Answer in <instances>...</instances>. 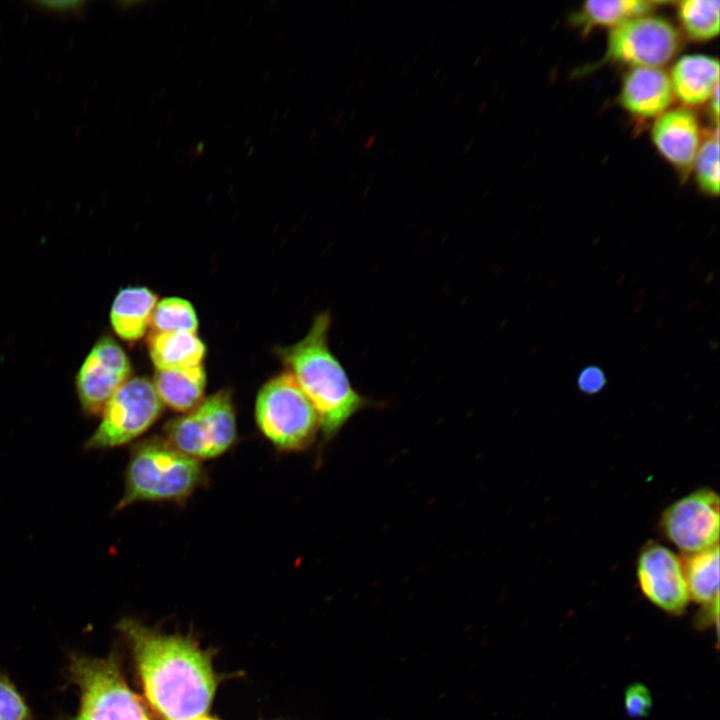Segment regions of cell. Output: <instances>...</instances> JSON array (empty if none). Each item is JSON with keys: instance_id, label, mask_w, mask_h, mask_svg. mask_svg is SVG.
I'll return each mask as SVG.
<instances>
[{"instance_id": "obj_1", "label": "cell", "mask_w": 720, "mask_h": 720, "mask_svg": "<svg viewBox=\"0 0 720 720\" xmlns=\"http://www.w3.org/2000/svg\"><path fill=\"white\" fill-rule=\"evenodd\" d=\"M146 699L161 720L205 714L216 689L210 657L189 639L165 635L124 619Z\"/></svg>"}, {"instance_id": "obj_2", "label": "cell", "mask_w": 720, "mask_h": 720, "mask_svg": "<svg viewBox=\"0 0 720 720\" xmlns=\"http://www.w3.org/2000/svg\"><path fill=\"white\" fill-rule=\"evenodd\" d=\"M331 315L315 316L308 333L297 343L280 348V357L316 409L324 441L370 401L352 386L348 374L329 345Z\"/></svg>"}, {"instance_id": "obj_3", "label": "cell", "mask_w": 720, "mask_h": 720, "mask_svg": "<svg viewBox=\"0 0 720 720\" xmlns=\"http://www.w3.org/2000/svg\"><path fill=\"white\" fill-rule=\"evenodd\" d=\"M206 479L199 460L180 452L165 439H145L130 452L124 493L115 510L142 501L183 502Z\"/></svg>"}, {"instance_id": "obj_4", "label": "cell", "mask_w": 720, "mask_h": 720, "mask_svg": "<svg viewBox=\"0 0 720 720\" xmlns=\"http://www.w3.org/2000/svg\"><path fill=\"white\" fill-rule=\"evenodd\" d=\"M255 418L263 435L280 450H303L320 431L316 409L289 371L261 387L256 397Z\"/></svg>"}, {"instance_id": "obj_5", "label": "cell", "mask_w": 720, "mask_h": 720, "mask_svg": "<svg viewBox=\"0 0 720 720\" xmlns=\"http://www.w3.org/2000/svg\"><path fill=\"white\" fill-rule=\"evenodd\" d=\"M69 675L80 690L74 720H151L141 698L126 683L115 655H73Z\"/></svg>"}, {"instance_id": "obj_6", "label": "cell", "mask_w": 720, "mask_h": 720, "mask_svg": "<svg viewBox=\"0 0 720 720\" xmlns=\"http://www.w3.org/2000/svg\"><path fill=\"white\" fill-rule=\"evenodd\" d=\"M165 440L197 460L215 458L228 451L237 437L236 413L230 391L209 396L193 410L165 426Z\"/></svg>"}, {"instance_id": "obj_7", "label": "cell", "mask_w": 720, "mask_h": 720, "mask_svg": "<svg viewBox=\"0 0 720 720\" xmlns=\"http://www.w3.org/2000/svg\"><path fill=\"white\" fill-rule=\"evenodd\" d=\"M163 407L151 380L128 379L106 404L102 420L84 448L110 449L133 441L157 421Z\"/></svg>"}, {"instance_id": "obj_8", "label": "cell", "mask_w": 720, "mask_h": 720, "mask_svg": "<svg viewBox=\"0 0 720 720\" xmlns=\"http://www.w3.org/2000/svg\"><path fill=\"white\" fill-rule=\"evenodd\" d=\"M680 37L666 19L640 16L611 28L605 58L633 67L659 68L678 52Z\"/></svg>"}, {"instance_id": "obj_9", "label": "cell", "mask_w": 720, "mask_h": 720, "mask_svg": "<svg viewBox=\"0 0 720 720\" xmlns=\"http://www.w3.org/2000/svg\"><path fill=\"white\" fill-rule=\"evenodd\" d=\"M666 538L684 554L718 544L719 496L708 488L696 490L671 504L661 517Z\"/></svg>"}, {"instance_id": "obj_10", "label": "cell", "mask_w": 720, "mask_h": 720, "mask_svg": "<svg viewBox=\"0 0 720 720\" xmlns=\"http://www.w3.org/2000/svg\"><path fill=\"white\" fill-rule=\"evenodd\" d=\"M131 364L122 347L111 337H101L92 347L76 376V390L86 416H99L106 404L131 375Z\"/></svg>"}, {"instance_id": "obj_11", "label": "cell", "mask_w": 720, "mask_h": 720, "mask_svg": "<svg viewBox=\"0 0 720 720\" xmlns=\"http://www.w3.org/2000/svg\"><path fill=\"white\" fill-rule=\"evenodd\" d=\"M637 578L643 594L657 607L681 614L689 595L680 559L659 543H647L638 558Z\"/></svg>"}, {"instance_id": "obj_12", "label": "cell", "mask_w": 720, "mask_h": 720, "mask_svg": "<svg viewBox=\"0 0 720 720\" xmlns=\"http://www.w3.org/2000/svg\"><path fill=\"white\" fill-rule=\"evenodd\" d=\"M652 140L658 151L676 168L687 171L693 166L700 146V125L687 108L661 114L652 127Z\"/></svg>"}, {"instance_id": "obj_13", "label": "cell", "mask_w": 720, "mask_h": 720, "mask_svg": "<svg viewBox=\"0 0 720 720\" xmlns=\"http://www.w3.org/2000/svg\"><path fill=\"white\" fill-rule=\"evenodd\" d=\"M673 97L666 72L654 67H633L624 78L619 99L630 113L650 118L663 114Z\"/></svg>"}, {"instance_id": "obj_14", "label": "cell", "mask_w": 720, "mask_h": 720, "mask_svg": "<svg viewBox=\"0 0 720 720\" xmlns=\"http://www.w3.org/2000/svg\"><path fill=\"white\" fill-rule=\"evenodd\" d=\"M669 77L673 93L681 102L698 105L719 86V63L706 55H686L674 64Z\"/></svg>"}, {"instance_id": "obj_15", "label": "cell", "mask_w": 720, "mask_h": 720, "mask_svg": "<svg viewBox=\"0 0 720 720\" xmlns=\"http://www.w3.org/2000/svg\"><path fill=\"white\" fill-rule=\"evenodd\" d=\"M157 295L147 287L134 286L121 289L115 296L110 322L114 332L123 340L141 339L150 328Z\"/></svg>"}, {"instance_id": "obj_16", "label": "cell", "mask_w": 720, "mask_h": 720, "mask_svg": "<svg viewBox=\"0 0 720 720\" xmlns=\"http://www.w3.org/2000/svg\"><path fill=\"white\" fill-rule=\"evenodd\" d=\"M163 405L187 413L204 399L206 373L202 365L172 370H156L152 381Z\"/></svg>"}, {"instance_id": "obj_17", "label": "cell", "mask_w": 720, "mask_h": 720, "mask_svg": "<svg viewBox=\"0 0 720 720\" xmlns=\"http://www.w3.org/2000/svg\"><path fill=\"white\" fill-rule=\"evenodd\" d=\"M148 350L156 370L202 365L206 346L196 333L150 332Z\"/></svg>"}, {"instance_id": "obj_18", "label": "cell", "mask_w": 720, "mask_h": 720, "mask_svg": "<svg viewBox=\"0 0 720 720\" xmlns=\"http://www.w3.org/2000/svg\"><path fill=\"white\" fill-rule=\"evenodd\" d=\"M681 561L689 598L705 606L719 600V546L684 554Z\"/></svg>"}, {"instance_id": "obj_19", "label": "cell", "mask_w": 720, "mask_h": 720, "mask_svg": "<svg viewBox=\"0 0 720 720\" xmlns=\"http://www.w3.org/2000/svg\"><path fill=\"white\" fill-rule=\"evenodd\" d=\"M661 2L645 0H589L583 4L581 18L585 25L611 26L647 15Z\"/></svg>"}, {"instance_id": "obj_20", "label": "cell", "mask_w": 720, "mask_h": 720, "mask_svg": "<svg viewBox=\"0 0 720 720\" xmlns=\"http://www.w3.org/2000/svg\"><path fill=\"white\" fill-rule=\"evenodd\" d=\"M718 0H684L678 3V16L686 34L693 40L706 41L719 32Z\"/></svg>"}, {"instance_id": "obj_21", "label": "cell", "mask_w": 720, "mask_h": 720, "mask_svg": "<svg viewBox=\"0 0 720 720\" xmlns=\"http://www.w3.org/2000/svg\"><path fill=\"white\" fill-rule=\"evenodd\" d=\"M151 332L196 333L198 318L193 305L180 297H167L158 301L153 309Z\"/></svg>"}, {"instance_id": "obj_22", "label": "cell", "mask_w": 720, "mask_h": 720, "mask_svg": "<svg viewBox=\"0 0 720 720\" xmlns=\"http://www.w3.org/2000/svg\"><path fill=\"white\" fill-rule=\"evenodd\" d=\"M696 180L701 190L711 196L719 193V130L707 137L699 146L693 162Z\"/></svg>"}, {"instance_id": "obj_23", "label": "cell", "mask_w": 720, "mask_h": 720, "mask_svg": "<svg viewBox=\"0 0 720 720\" xmlns=\"http://www.w3.org/2000/svg\"><path fill=\"white\" fill-rule=\"evenodd\" d=\"M0 720H33L25 700L2 673H0Z\"/></svg>"}, {"instance_id": "obj_24", "label": "cell", "mask_w": 720, "mask_h": 720, "mask_svg": "<svg viewBox=\"0 0 720 720\" xmlns=\"http://www.w3.org/2000/svg\"><path fill=\"white\" fill-rule=\"evenodd\" d=\"M653 700L649 689L641 683L630 685L624 693V706L632 718L647 717L652 709Z\"/></svg>"}, {"instance_id": "obj_25", "label": "cell", "mask_w": 720, "mask_h": 720, "mask_svg": "<svg viewBox=\"0 0 720 720\" xmlns=\"http://www.w3.org/2000/svg\"><path fill=\"white\" fill-rule=\"evenodd\" d=\"M606 377L601 368L589 366L584 368L577 379L579 389L586 394H594L603 389Z\"/></svg>"}, {"instance_id": "obj_26", "label": "cell", "mask_w": 720, "mask_h": 720, "mask_svg": "<svg viewBox=\"0 0 720 720\" xmlns=\"http://www.w3.org/2000/svg\"><path fill=\"white\" fill-rule=\"evenodd\" d=\"M41 9L57 14H79L84 6L85 1H37L34 3Z\"/></svg>"}, {"instance_id": "obj_27", "label": "cell", "mask_w": 720, "mask_h": 720, "mask_svg": "<svg viewBox=\"0 0 720 720\" xmlns=\"http://www.w3.org/2000/svg\"><path fill=\"white\" fill-rule=\"evenodd\" d=\"M711 98V105H712V111L715 114L716 121L718 120V113H719V86L714 90Z\"/></svg>"}, {"instance_id": "obj_28", "label": "cell", "mask_w": 720, "mask_h": 720, "mask_svg": "<svg viewBox=\"0 0 720 720\" xmlns=\"http://www.w3.org/2000/svg\"><path fill=\"white\" fill-rule=\"evenodd\" d=\"M376 134L371 135L364 144V149H369L373 145V142L375 141Z\"/></svg>"}, {"instance_id": "obj_29", "label": "cell", "mask_w": 720, "mask_h": 720, "mask_svg": "<svg viewBox=\"0 0 720 720\" xmlns=\"http://www.w3.org/2000/svg\"><path fill=\"white\" fill-rule=\"evenodd\" d=\"M189 720H217V719H214V718H212V717H210V716H207V715L203 714V715H201V716H198V717H195V718H192V719H189Z\"/></svg>"}]
</instances>
